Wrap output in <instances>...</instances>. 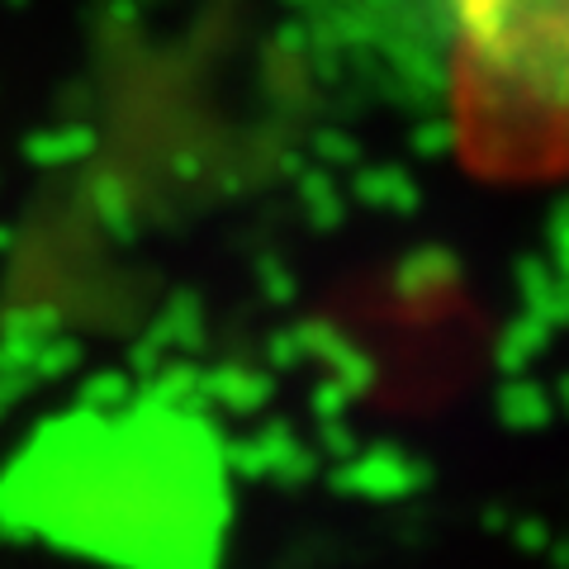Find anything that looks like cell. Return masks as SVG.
Returning <instances> with one entry per match:
<instances>
[{"instance_id": "6da1fadb", "label": "cell", "mask_w": 569, "mask_h": 569, "mask_svg": "<svg viewBox=\"0 0 569 569\" xmlns=\"http://www.w3.org/2000/svg\"><path fill=\"white\" fill-rule=\"evenodd\" d=\"M456 152L498 186L569 176V0H441Z\"/></svg>"}]
</instances>
